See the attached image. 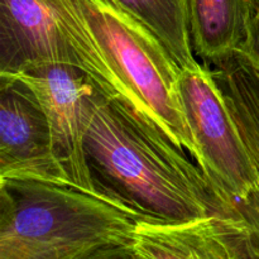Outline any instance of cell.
<instances>
[{
	"label": "cell",
	"mask_w": 259,
	"mask_h": 259,
	"mask_svg": "<svg viewBox=\"0 0 259 259\" xmlns=\"http://www.w3.org/2000/svg\"><path fill=\"white\" fill-rule=\"evenodd\" d=\"M0 179L68 184L58 169L39 103L27 86L5 77H0Z\"/></svg>",
	"instance_id": "52a82bcc"
},
{
	"label": "cell",
	"mask_w": 259,
	"mask_h": 259,
	"mask_svg": "<svg viewBox=\"0 0 259 259\" xmlns=\"http://www.w3.org/2000/svg\"><path fill=\"white\" fill-rule=\"evenodd\" d=\"M73 63L103 95L161 129L201 168L182 109L180 67L166 46L116 0H52Z\"/></svg>",
	"instance_id": "6da1fadb"
},
{
	"label": "cell",
	"mask_w": 259,
	"mask_h": 259,
	"mask_svg": "<svg viewBox=\"0 0 259 259\" xmlns=\"http://www.w3.org/2000/svg\"><path fill=\"white\" fill-rule=\"evenodd\" d=\"M85 152L96 185L147 219L237 215L186 151L98 89L90 99Z\"/></svg>",
	"instance_id": "7a4b0ae2"
},
{
	"label": "cell",
	"mask_w": 259,
	"mask_h": 259,
	"mask_svg": "<svg viewBox=\"0 0 259 259\" xmlns=\"http://www.w3.org/2000/svg\"><path fill=\"white\" fill-rule=\"evenodd\" d=\"M0 77L22 82L39 103L63 180L86 191L109 196L96 185L85 152L90 99L96 90L86 73L71 63H39Z\"/></svg>",
	"instance_id": "5b68a950"
},
{
	"label": "cell",
	"mask_w": 259,
	"mask_h": 259,
	"mask_svg": "<svg viewBox=\"0 0 259 259\" xmlns=\"http://www.w3.org/2000/svg\"><path fill=\"white\" fill-rule=\"evenodd\" d=\"M123 202L65 182L0 179V259H125L138 222Z\"/></svg>",
	"instance_id": "3957f363"
},
{
	"label": "cell",
	"mask_w": 259,
	"mask_h": 259,
	"mask_svg": "<svg viewBox=\"0 0 259 259\" xmlns=\"http://www.w3.org/2000/svg\"><path fill=\"white\" fill-rule=\"evenodd\" d=\"M132 259H257L247 223L238 215L209 214L177 222L141 220Z\"/></svg>",
	"instance_id": "8992f818"
},
{
	"label": "cell",
	"mask_w": 259,
	"mask_h": 259,
	"mask_svg": "<svg viewBox=\"0 0 259 259\" xmlns=\"http://www.w3.org/2000/svg\"><path fill=\"white\" fill-rule=\"evenodd\" d=\"M166 46L180 70L200 65L190 33V0H116Z\"/></svg>",
	"instance_id": "8fae6325"
},
{
	"label": "cell",
	"mask_w": 259,
	"mask_h": 259,
	"mask_svg": "<svg viewBox=\"0 0 259 259\" xmlns=\"http://www.w3.org/2000/svg\"><path fill=\"white\" fill-rule=\"evenodd\" d=\"M211 66L259 176V70L239 51ZM235 212L248 224L259 252V190L247 201L238 204Z\"/></svg>",
	"instance_id": "9c48e42d"
},
{
	"label": "cell",
	"mask_w": 259,
	"mask_h": 259,
	"mask_svg": "<svg viewBox=\"0 0 259 259\" xmlns=\"http://www.w3.org/2000/svg\"><path fill=\"white\" fill-rule=\"evenodd\" d=\"M257 0H190V33L195 53L209 65L239 50Z\"/></svg>",
	"instance_id": "30bf717a"
},
{
	"label": "cell",
	"mask_w": 259,
	"mask_h": 259,
	"mask_svg": "<svg viewBox=\"0 0 259 259\" xmlns=\"http://www.w3.org/2000/svg\"><path fill=\"white\" fill-rule=\"evenodd\" d=\"M237 51L242 52L259 70V0L255 3L254 13L250 20L247 37Z\"/></svg>",
	"instance_id": "7c38bea8"
},
{
	"label": "cell",
	"mask_w": 259,
	"mask_h": 259,
	"mask_svg": "<svg viewBox=\"0 0 259 259\" xmlns=\"http://www.w3.org/2000/svg\"><path fill=\"white\" fill-rule=\"evenodd\" d=\"M179 94L201 169L235 211L258 191L259 176L212 70L197 65L180 71Z\"/></svg>",
	"instance_id": "277c9868"
},
{
	"label": "cell",
	"mask_w": 259,
	"mask_h": 259,
	"mask_svg": "<svg viewBox=\"0 0 259 259\" xmlns=\"http://www.w3.org/2000/svg\"><path fill=\"white\" fill-rule=\"evenodd\" d=\"M39 63H73L52 0H0V75Z\"/></svg>",
	"instance_id": "ba28073f"
}]
</instances>
